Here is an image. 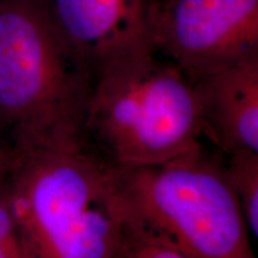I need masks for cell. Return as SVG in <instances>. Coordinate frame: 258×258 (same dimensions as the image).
<instances>
[{"label": "cell", "mask_w": 258, "mask_h": 258, "mask_svg": "<svg viewBox=\"0 0 258 258\" xmlns=\"http://www.w3.org/2000/svg\"><path fill=\"white\" fill-rule=\"evenodd\" d=\"M122 258H186L176 251L150 241L131 239Z\"/></svg>", "instance_id": "obj_10"}, {"label": "cell", "mask_w": 258, "mask_h": 258, "mask_svg": "<svg viewBox=\"0 0 258 258\" xmlns=\"http://www.w3.org/2000/svg\"><path fill=\"white\" fill-rule=\"evenodd\" d=\"M83 141L114 167L152 165L203 143L191 80L153 43L92 69Z\"/></svg>", "instance_id": "obj_2"}, {"label": "cell", "mask_w": 258, "mask_h": 258, "mask_svg": "<svg viewBox=\"0 0 258 258\" xmlns=\"http://www.w3.org/2000/svg\"><path fill=\"white\" fill-rule=\"evenodd\" d=\"M0 258H32L12 209L4 171L0 172Z\"/></svg>", "instance_id": "obj_9"}, {"label": "cell", "mask_w": 258, "mask_h": 258, "mask_svg": "<svg viewBox=\"0 0 258 258\" xmlns=\"http://www.w3.org/2000/svg\"><path fill=\"white\" fill-rule=\"evenodd\" d=\"M224 163L250 233L256 239L258 235V152L237 151L224 156Z\"/></svg>", "instance_id": "obj_8"}, {"label": "cell", "mask_w": 258, "mask_h": 258, "mask_svg": "<svg viewBox=\"0 0 258 258\" xmlns=\"http://www.w3.org/2000/svg\"><path fill=\"white\" fill-rule=\"evenodd\" d=\"M152 43L189 79L258 55V0H159Z\"/></svg>", "instance_id": "obj_5"}, {"label": "cell", "mask_w": 258, "mask_h": 258, "mask_svg": "<svg viewBox=\"0 0 258 258\" xmlns=\"http://www.w3.org/2000/svg\"><path fill=\"white\" fill-rule=\"evenodd\" d=\"M92 72L41 0H0V154L83 144Z\"/></svg>", "instance_id": "obj_3"}, {"label": "cell", "mask_w": 258, "mask_h": 258, "mask_svg": "<svg viewBox=\"0 0 258 258\" xmlns=\"http://www.w3.org/2000/svg\"><path fill=\"white\" fill-rule=\"evenodd\" d=\"M71 49L92 70L102 61L152 43L159 0H41Z\"/></svg>", "instance_id": "obj_6"}, {"label": "cell", "mask_w": 258, "mask_h": 258, "mask_svg": "<svg viewBox=\"0 0 258 258\" xmlns=\"http://www.w3.org/2000/svg\"><path fill=\"white\" fill-rule=\"evenodd\" d=\"M208 145L159 164L112 166L131 239L186 258H256L224 156Z\"/></svg>", "instance_id": "obj_4"}, {"label": "cell", "mask_w": 258, "mask_h": 258, "mask_svg": "<svg viewBox=\"0 0 258 258\" xmlns=\"http://www.w3.org/2000/svg\"><path fill=\"white\" fill-rule=\"evenodd\" d=\"M12 209L32 258H122L131 240L114 167L85 144L6 159Z\"/></svg>", "instance_id": "obj_1"}, {"label": "cell", "mask_w": 258, "mask_h": 258, "mask_svg": "<svg viewBox=\"0 0 258 258\" xmlns=\"http://www.w3.org/2000/svg\"><path fill=\"white\" fill-rule=\"evenodd\" d=\"M190 80L205 140L222 156L258 152V55Z\"/></svg>", "instance_id": "obj_7"}]
</instances>
